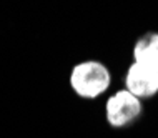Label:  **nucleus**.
<instances>
[{
	"instance_id": "1",
	"label": "nucleus",
	"mask_w": 158,
	"mask_h": 138,
	"mask_svg": "<svg viewBox=\"0 0 158 138\" xmlns=\"http://www.w3.org/2000/svg\"><path fill=\"white\" fill-rule=\"evenodd\" d=\"M112 85L110 68L100 60H83L73 65L70 72V87L85 100H95L102 97Z\"/></svg>"
},
{
	"instance_id": "2",
	"label": "nucleus",
	"mask_w": 158,
	"mask_h": 138,
	"mask_svg": "<svg viewBox=\"0 0 158 138\" xmlns=\"http://www.w3.org/2000/svg\"><path fill=\"white\" fill-rule=\"evenodd\" d=\"M142 100L130 93L127 88H122L106 98L105 103V118L110 127L127 128L142 115Z\"/></svg>"
},
{
	"instance_id": "3",
	"label": "nucleus",
	"mask_w": 158,
	"mask_h": 138,
	"mask_svg": "<svg viewBox=\"0 0 158 138\" xmlns=\"http://www.w3.org/2000/svg\"><path fill=\"white\" fill-rule=\"evenodd\" d=\"M125 88L140 100L158 95V70L131 62L125 72Z\"/></svg>"
},
{
	"instance_id": "4",
	"label": "nucleus",
	"mask_w": 158,
	"mask_h": 138,
	"mask_svg": "<svg viewBox=\"0 0 158 138\" xmlns=\"http://www.w3.org/2000/svg\"><path fill=\"white\" fill-rule=\"evenodd\" d=\"M133 62L158 70V32L143 33L133 45Z\"/></svg>"
}]
</instances>
